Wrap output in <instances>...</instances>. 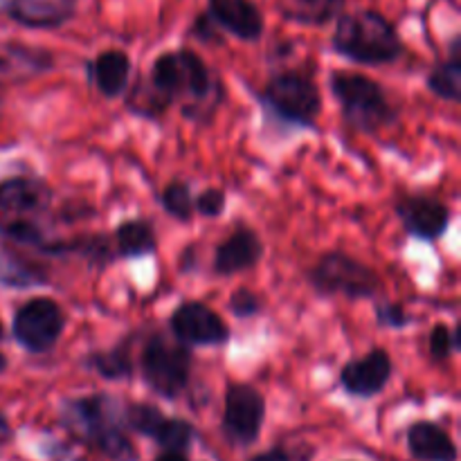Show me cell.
<instances>
[{
    "instance_id": "1",
    "label": "cell",
    "mask_w": 461,
    "mask_h": 461,
    "mask_svg": "<svg viewBox=\"0 0 461 461\" xmlns=\"http://www.w3.org/2000/svg\"><path fill=\"white\" fill-rule=\"evenodd\" d=\"M63 423L75 437L111 461H138V450L120 426L117 403L108 396H86L63 403Z\"/></svg>"
},
{
    "instance_id": "2",
    "label": "cell",
    "mask_w": 461,
    "mask_h": 461,
    "mask_svg": "<svg viewBox=\"0 0 461 461\" xmlns=\"http://www.w3.org/2000/svg\"><path fill=\"white\" fill-rule=\"evenodd\" d=\"M333 48L338 54L363 66H383L401 57L403 45L394 25L383 14L363 9L356 14H340Z\"/></svg>"
},
{
    "instance_id": "3",
    "label": "cell",
    "mask_w": 461,
    "mask_h": 461,
    "mask_svg": "<svg viewBox=\"0 0 461 461\" xmlns=\"http://www.w3.org/2000/svg\"><path fill=\"white\" fill-rule=\"evenodd\" d=\"M52 192L36 178H9L0 183V234L27 246L43 243V221Z\"/></svg>"
},
{
    "instance_id": "4",
    "label": "cell",
    "mask_w": 461,
    "mask_h": 461,
    "mask_svg": "<svg viewBox=\"0 0 461 461\" xmlns=\"http://www.w3.org/2000/svg\"><path fill=\"white\" fill-rule=\"evenodd\" d=\"M331 90L342 104L345 117L360 131H376L394 120L385 90L358 72H333Z\"/></svg>"
},
{
    "instance_id": "5",
    "label": "cell",
    "mask_w": 461,
    "mask_h": 461,
    "mask_svg": "<svg viewBox=\"0 0 461 461\" xmlns=\"http://www.w3.org/2000/svg\"><path fill=\"white\" fill-rule=\"evenodd\" d=\"M311 286L324 297H347V300H367L381 288V279L369 266L360 264L345 252H329L309 275Z\"/></svg>"
},
{
    "instance_id": "6",
    "label": "cell",
    "mask_w": 461,
    "mask_h": 461,
    "mask_svg": "<svg viewBox=\"0 0 461 461\" xmlns=\"http://www.w3.org/2000/svg\"><path fill=\"white\" fill-rule=\"evenodd\" d=\"M151 88L162 95L165 102L174 97L205 99L210 97L214 81L210 68L192 50L167 52L156 59L151 68Z\"/></svg>"
},
{
    "instance_id": "7",
    "label": "cell",
    "mask_w": 461,
    "mask_h": 461,
    "mask_svg": "<svg viewBox=\"0 0 461 461\" xmlns=\"http://www.w3.org/2000/svg\"><path fill=\"white\" fill-rule=\"evenodd\" d=\"M192 354L178 338L153 336L142 351V376L153 392L176 399L187 387Z\"/></svg>"
},
{
    "instance_id": "8",
    "label": "cell",
    "mask_w": 461,
    "mask_h": 461,
    "mask_svg": "<svg viewBox=\"0 0 461 461\" xmlns=\"http://www.w3.org/2000/svg\"><path fill=\"white\" fill-rule=\"evenodd\" d=\"M261 97L282 120L304 126L313 124L322 108L318 86L302 72H282L273 77Z\"/></svg>"
},
{
    "instance_id": "9",
    "label": "cell",
    "mask_w": 461,
    "mask_h": 461,
    "mask_svg": "<svg viewBox=\"0 0 461 461\" xmlns=\"http://www.w3.org/2000/svg\"><path fill=\"white\" fill-rule=\"evenodd\" d=\"M66 327L61 306L50 297H34L14 318V336L32 354H45L57 345Z\"/></svg>"
},
{
    "instance_id": "10",
    "label": "cell",
    "mask_w": 461,
    "mask_h": 461,
    "mask_svg": "<svg viewBox=\"0 0 461 461\" xmlns=\"http://www.w3.org/2000/svg\"><path fill=\"white\" fill-rule=\"evenodd\" d=\"M266 417V401L255 387L234 383L225 392V408L221 428L230 444L250 446L259 439Z\"/></svg>"
},
{
    "instance_id": "11",
    "label": "cell",
    "mask_w": 461,
    "mask_h": 461,
    "mask_svg": "<svg viewBox=\"0 0 461 461\" xmlns=\"http://www.w3.org/2000/svg\"><path fill=\"white\" fill-rule=\"evenodd\" d=\"M171 331L185 345H223L230 338L228 324L216 311L201 302H187L178 306L169 320Z\"/></svg>"
},
{
    "instance_id": "12",
    "label": "cell",
    "mask_w": 461,
    "mask_h": 461,
    "mask_svg": "<svg viewBox=\"0 0 461 461\" xmlns=\"http://www.w3.org/2000/svg\"><path fill=\"white\" fill-rule=\"evenodd\" d=\"M392 378V358L385 349H372L365 358L351 360L340 374V383L349 394L369 399L383 392Z\"/></svg>"
},
{
    "instance_id": "13",
    "label": "cell",
    "mask_w": 461,
    "mask_h": 461,
    "mask_svg": "<svg viewBox=\"0 0 461 461\" xmlns=\"http://www.w3.org/2000/svg\"><path fill=\"white\" fill-rule=\"evenodd\" d=\"M405 230L419 239H437L450 223V212L444 203L430 196H405L396 207Z\"/></svg>"
},
{
    "instance_id": "14",
    "label": "cell",
    "mask_w": 461,
    "mask_h": 461,
    "mask_svg": "<svg viewBox=\"0 0 461 461\" xmlns=\"http://www.w3.org/2000/svg\"><path fill=\"white\" fill-rule=\"evenodd\" d=\"M3 9L21 25L52 30L70 21L77 0H3Z\"/></svg>"
},
{
    "instance_id": "15",
    "label": "cell",
    "mask_w": 461,
    "mask_h": 461,
    "mask_svg": "<svg viewBox=\"0 0 461 461\" xmlns=\"http://www.w3.org/2000/svg\"><path fill=\"white\" fill-rule=\"evenodd\" d=\"M210 16L243 41H257L264 32V16L252 0H210Z\"/></svg>"
},
{
    "instance_id": "16",
    "label": "cell",
    "mask_w": 461,
    "mask_h": 461,
    "mask_svg": "<svg viewBox=\"0 0 461 461\" xmlns=\"http://www.w3.org/2000/svg\"><path fill=\"white\" fill-rule=\"evenodd\" d=\"M261 255H264L261 239L250 228H239L216 250L214 270L219 275L243 273V270L259 264Z\"/></svg>"
},
{
    "instance_id": "17",
    "label": "cell",
    "mask_w": 461,
    "mask_h": 461,
    "mask_svg": "<svg viewBox=\"0 0 461 461\" xmlns=\"http://www.w3.org/2000/svg\"><path fill=\"white\" fill-rule=\"evenodd\" d=\"M408 448L419 461H457V446L437 423L419 421L408 430Z\"/></svg>"
},
{
    "instance_id": "18",
    "label": "cell",
    "mask_w": 461,
    "mask_h": 461,
    "mask_svg": "<svg viewBox=\"0 0 461 461\" xmlns=\"http://www.w3.org/2000/svg\"><path fill=\"white\" fill-rule=\"evenodd\" d=\"M90 72H93L95 86H97L99 93H102L104 97L113 99L126 88V84H129L131 61L124 52H120V50H108V52L99 54V57L95 59Z\"/></svg>"
},
{
    "instance_id": "19",
    "label": "cell",
    "mask_w": 461,
    "mask_h": 461,
    "mask_svg": "<svg viewBox=\"0 0 461 461\" xmlns=\"http://www.w3.org/2000/svg\"><path fill=\"white\" fill-rule=\"evenodd\" d=\"M345 9V0H279V12L286 21L300 25H327Z\"/></svg>"
},
{
    "instance_id": "20",
    "label": "cell",
    "mask_w": 461,
    "mask_h": 461,
    "mask_svg": "<svg viewBox=\"0 0 461 461\" xmlns=\"http://www.w3.org/2000/svg\"><path fill=\"white\" fill-rule=\"evenodd\" d=\"M117 252L120 257L133 259V257H144L156 250V234L147 221H124L115 230Z\"/></svg>"
},
{
    "instance_id": "21",
    "label": "cell",
    "mask_w": 461,
    "mask_h": 461,
    "mask_svg": "<svg viewBox=\"0 0 461 461\" xmlns=\"http://www.w3.org/2000/svg\"><path fill=\"white\" fill-rule=\"evenodd\" d=\"M428 86L432 93L448 102L461 99V61H459V39L453 41V52L448 61L439 63L428 77Z\"/></svg>"
},
{
    "instance_id": "22",
    "label": "cell",
    "mask_w": 461,
    "mask_h": 461,
    "mask_svg": "<svg viewBox=\"0 0 461 461\" xmlns=\"http://www.w3.org/2000/svg\"><path fill=\"white\" fill-rule=\"evenodd\" d=\"M90 367L108 381H120V378H131L133 374V360H131L126 347H115L113 351H102L93 354L88 360Z\"/></svg>"
},
{
    "instance_id": "23",
    "label": "cell",
    "mask_w": 461,
    "mask_h": 461,
    "mask_svg": "<svg viewBox=\"0 0 461 461\" xmlns=\"http://www.w3.org/2000/svg\"><path fill=\"white\" fill-rule=\"evenodd\" d=\"M194 426L185 419H169L165 417L162 426L158 428L153 439L162 446L165 450H176V453H185L194 441Z\"/></svg>"
},
{
    "instance_id": "24",
    "label": "cell",
    "mask_w": 461,
    "mask_h": 461,
    "mask_svg": "<svg viewBox=\"0 0 461 461\" xmlns=\"http://www.w3.org/2000/svg\"><path fill=\"white\" fill-rule=\"evenodd\" d=\"M124 421L131 430H135L138 435H144V437H149V439H153L158 432V428H160L162 421H165V414H162L156 405L133 403L126 408Z\"/></svg>"
},
{
    "instance_id": "25",
    "label": "cell",
    "mask_w": 461,
    "mask_h": 461,
    "mask_svg": "<svg viewBox=\"0 0 461 461\" xmlns=\"http://www.w3.org/2000/svg\"><path fill=\"white\" fill-rule=\"evenodd\" d=\"M162 205H165V210L169 212L174 219L178 221L192 219V212H194L192 192H189L187 185L180 183V180H174V183L167 185L165 194H162Z\"/></svg>"
},
{
    "instance_id": "26",
    "label": "cell",
    "mask_w": 461,
    "mask_h": 461,
    "mask_svg": "<svg viewBox=\"0 0 461 461\" xmlns=\"http://www.w3.org/2000/svg\"><path fill=\"white\" fill-rule=\"evenodd\" d=\"M457 349H459L457 333L450 331L446 324H437L430 333V354L435 356L437 360H446L450 358V354Z\"/></svg>"
},
{
    "instance_id": "27",
    "label": "cell",
    "mask_w": 461,
    "mask_h": 461,
    "mask_svg": "<svg viewBox=\"0 0 461 461\" xmlns=\"http://www.w3.org/2000/svg\"><path fill=\"white\" fill-rule=\"evenodd\" d=\"M230 309H232V313L239 315V318H250V315L259 313L261 300L255 293L248 291V288H241V291H237L230 297Z\"/></svg>"
},
{
    "instance_id": "28",
    "label": "cell",
    "mask_w": 461,
    "mask_h": 461,
    "mask_svg": "<svg viewBox=\"0 0 461 461\" xmlns=\"http://www.w3.org/2000/svg\"><path fill=\"white\" fill-rule=\"evenodd\" d=\"M194 207H196L203 216H219L225 207L223 192H219V189H205V192L194 201Z\"/></svg>"
},
{
    "instance_id": "29",
    "label": "cell",
    "mask_w": 461,
    "mask_h": 461,
    "mask_svg": "<svg viewBox=\"0 0 461 461\" xmlns=\"http://www.w3.org/2000/svg\"><path fill=\"white\" fill-rule=\"evenodd\" d=\"M376 318L378 324L383 327H392V329H399L408 324V315H405L403 306L394 304V302H387V304H378L376 306Z\"/></svg>"
},
{
    "instance_id": "30",
    "label": "cell",
    "mask_w": 461,
    "mask_h": 461,
    "mask_svg": "<svg viewBox=\"0 0 461 461\" xmlns=\"http://www.w3.org/2000/svg\"><path fill=\"white\" fill-rule=\"evenodd\" d=\"M250 461H291V457H288L286 450L273 448V450H266V453L261 455H255Z\"/></svg>"
},
{
    "instance_id": "31",
    "label": "cell",
    "mask_w": 461,
    "mask_h": 461,
    "mask_svg": "<svg viewBox=\"0 0 461 461\" xmlns=\"http://www.w3.org/2000/svg\"><path fill=\"white\" fill-rule=\"evenodd\" d=\"M14 432H12V426H9L7 417H5L3 412H0V446H5L7 441H12Z\"/></svg>"
},
{
    "instance_id": "32",
    "label": "cell",
    "mask_w": 461,
    "mask_h": 461,
    "mask_svg": "<svg viewBox=\"0 0 461 461\" xmlns=\"http://www.w3.org/2000/svg\"><path fill=\"white\" fill-rule=\"evenodd\" d=\"M156 461H189L183 453H176V450H165Z\"/></svg>"
},
{
    "instance_id": "33",
    "label": "cell",
    "mask_w": 461,
    "mask_h": 461,
    "mask_svg": "<svg viewBox=\"0 0 461 461\" xmlns=\"http://www.w3.org/2000/svg\"><path fill=\"white\" fill-rule=\"evenodd\" d=\"M0 338H3V324H0Z\"/></svg>"
}]
</instances>
